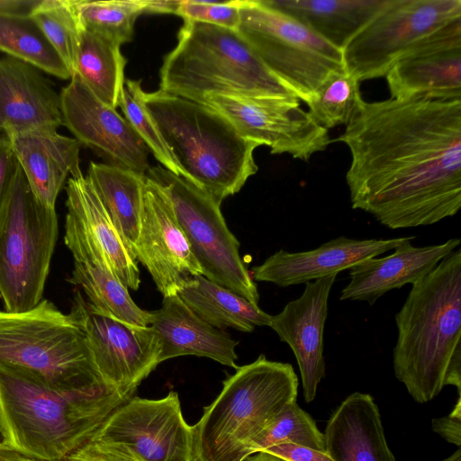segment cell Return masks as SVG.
<instances>
[{
    "label": "cell",
    "instance_id": "cell-35",
    "mask_svg": "<svg viewBox=\"0 0 461 461\" xmlns=\"http://www.w3.org/2000/svg\"><path fill=\"white\" fill-rule=\"evenodd\" d=\"M140 80L125 79L118 106L125 120L162 167L182 176V172L167 149L144 101Z\"/></svg>",
    "mask_w": 461,
    "mask_h": 461
},
{
    "label": "cell",
    "instance_id": "cell-4",
    "mask_svg": "<svg viewBox=\"0 0 461 461\" xmlns=\"http://www.w3.org/2000/svg\"><path fill=\"white\" fill-rule=\"evenodd\" d=\"M144 101L182 176L217 202L257 173L259 144L242 137L221 113L161 90L145 92Z\"/></svg>",
    "mask_w": 461,
    "mask_h": 461
},
{
    "label": "cell",
    "instance_id": "cell-41",
    "mask_svg": "<svg viewBox=\"0 0 461 461\" xmlns=\"http://www.w3.org/2000/svg\"><path fill=\"white\" fill-rule=\"evenodd\" d=\"M40 0H0V19L30 18Z\"/></svg>",
    "mask_w": 461,
    "mask_h": 461
},
{
    "label": "cell",
    "instance_id": "cell-29",
    "mask_svg": "<svg viewBox=\"0 0 461 461\" xmlns=\"http://www.w3.org/2000/svg\"><path fill=\"white\" fill-rule=\"evenodd\" d=\"M120 45L81 28L75 74L104 103L117 108L124 84L126 59Z\"/></svg>",
    "mask_w": 461,
    "mask_h": 461
},
{
    "label": "cell",
    "instance_id": "cell-38",
    "mask_svg": "<svg viewBox=\"0 0 461 461\" xmlns=\"http://www.w3.org/2000/svg\"><path fill=\"white\" fill-rule=\"evenodd\" d=\"M285 461H335L327 451H321L299 444L286 442L264 450Z\"/></svg>",
    "mask_w": 461,
    "mask_h": 461
},
{
    "label": "cell",
    "instance_id": "cell-19",
    "mask_svg": "<svg viewBox=\"0 0 461 461\" xmlns=\"http://www.w3.org/2000/svg\"><path fill=\"white\" fill-rule=\"evenodd\" d=\"M336 277L337 275H331L306 283L297 299L271 316L268 326L291 348L298 364L307 403L315 399L318 386L325 376L324 328L329 296Z\"/></svg>",
    "mask_w": 461,
    "mask_h": 461
},
{
    "label": "cell",
    "instance_id": "cell-45",
    "mask_svg": "<svg viewBox=\"0 0 461 461\" xmlns=\"http://www.w3.org/2000/svg\"><path fill=\"white\" fill-rule=\"evenodd\" d=\"M441 461H461V449L460 447H457L454 453H452L447 458H444Z\"/></svg>",
    "mask_w": 461,
    "mask_h": 461
},
{
    "label": "cell",
    "instance_id": "cell-5",
    "mask_svg": "<svg viewBox=\"0 0 461 461\" xmlns=\"http://www.w3.org/2000/svg\"><path fill=\"white\" fill-rule=\"evenodd\" d=\"M164 58L159 90L203 104L210 95L258 101L298 97L262 63L238 31L184 21Z\"/></svg>",
    "mask_w": 461,
    "mask_h": 461
},
{
    "label": "cell",
    "instance_id": "cell-39",
    "mask_svg": "<svg viewBox=\"0 0 461 461\" xmlns=\"http://www.w3.org/2000/svg\"><path fill=\"white\" fill-rule=\"evenodd\" d=\"M19 168L8 140L0 136V212L4 207L13 181Z\"/></svg>",
    "mask_w": 461,
    "mask_h": 461
},
{
    "label": "cell",
    "instance_id": "cell-37",
    "mask_svg": "<svg viewBox=\"0 0 461 461\" xmlns=\"http://www.w3.org/2000/svg\"><path fill=\"white\" fill-rule=\"evenodd\" d=\"M240 6V1L181 0L176 15L184 21L205 23L237 31Z\"/></svg>",
    "mask_w": 461,
    "mask_h": 461
},
{
    "label": "cell",
    "instance_id": "cell-26",
    "mask_svg": "<svg viewBox=\"0 0 461 461\" xmlns=\"http://www.w3.org/2000/svg\"><path fill=\"white\" fill-rule=\"evenodd\" d=\"M343 50L391 0H261Z\"/></svg>",
    "mask_w": 461,
    "mask_h": 461
},
{
    "label": "cell",
    "instance_id": "cell-46",
    "mask_svg": "<svg viewBox=\"0 0 461 461\" xmlns=\"http://www.w3.org/2000/svg\"><path fill=\"white\" fill-rule=\"evenodd\" d=\"M2 441L1 433H0V442Z\"/></svg>",
    "mask_w": 461,
    "mask_h": 461
},
{
    "label": "cell",
    "instance_id": "cell-21",
    "mask_svg": "<svg viewBox=\"0 0 461 461\" xmlns=\"http://www.w3.org/2000/svg\"><path fill=\"white\" fill-rule=\"evenodd\" d=\"M35 197L55 208L69 177L82 175L79 142L54 127H35L4 133Z\"/></svg>",
    "mask_w": 461,
    "mask_h": 461
},
{
    "label": "cell",
    "instance_id": "cell-15",
    "mask_svg": "<svg viewBox=\"0 0 461 461\" xmlns=\"http://www.w3.org/2000/svg\"><path fill=\"white\" fill-rule=\"evenodd\" d=\"M64 241L74 261L109 268L129 289L140 285L138 261L115 228L95 189L83 174L66 184Z\"/></svg>",
    "mask_w": 461,
    "mask_h": 461
},
{
    "label": "cell",
    "instance_id": "cell-24",
    "mask_svg": "<svg viewBox=\"0 0 461 461\" xmlns=\"http://www.w3.org/2000/svg\"><path fill=\"white\" fill-rule=\"evenodd\" d=\"M62 125L58 94L35 68L0 59V133Z\"/></svg>",
    "mask_w": 461,
    "mask_h": 461
},
{
    "label": "cell",
    "instance_id": "cell-3",
    "mask_svg": "<svg viewBox=\"0 0 461 461\" xmlns=\"http://www.w3.org/2000/svg\"><path fill=\"white\" fill-rule=\"evenodd\" d=\"M132 396L105 384L58 392L0 371L2 441L49 461H65Z\"/></svg>",
    "mask_w": 461,
    "mask_h": 461
},
{
    "label": "cell",
    "instance_id": "cell-36",
    "mask_svg": "<svg viewBox=\"0 0 461 461\" xmlns=\"http://www.w3.org/2000/svg\"><path fill=\"white\" fill-rule=\"evenodd\" d=\"M286 442L326 451L323 433L297 402L289 405L253 440L250 454Z\"/></svg>",
    "mask_w": 461,
    "mask_h": 461
},
{
    "label": "cell",
    "instance_id": "cell-25",
    "mask_svg": "<svg viewBox=\"0 0 461 461\" xmlns=\"http://www.w3.org/2000/svg\"><path fill=\"white\" fill-rule=\"evenodd\" d=\"M323 436L325 449L335 461H396L379 409L368 393L349 394L330 417Z\"/></svg>",
    "mask_w": 461,
    "mask_h": 461
},
{
    "label": "cell",
    "instance_id": "cell-32",
    "mask_svg": "<svg viewBox=\"0 0 461 461\" xmlns=\"http://www.w3.org/2000/svg\"><path fill=\"white\" fill-rule=\"evenodd\" d=\"M81 28L118 45L132 40L136 19L145 13L147 0H73Z\"/></svg>",
    "mask_w": 461,
    "mask_h": 461
},
{
    "label": "cell",
    "instance_id": "cell-6",
    "mask_svg": "<svg viewBox=\"0 0 461 461\" xmlns=\"http://www.w3.org/2000/svg\"><path fill=\"white\" fill-rule=\"evenodd\" d=\"M298 384L291 364L264 355L238 366L193 426L197 461H245L253 440L296 402Z\"/></svg>",
    "mask_w": 461,
    "mask_h": 461
},
{
    "label": "cell",
    "instance_id": "cell-13",
    "mask_svg": "<svg viewBox=\"0 0 461 461\" xmlns=\"http://www.w3.org/2000/svg\"><path fill=\"white\" fill-rule=\"evenodd\" d=\"M69 313L85 334L103 383L132 396L139 384L160 364V346L153 330L97 311L79 291L74 295Z\"/></svg>",
    "mask_w": 461,
    "mask_h": 461
},
{
    "label": "cell",
    "instance_id": "cell-7",
    "mask_svg": "<svg viewBox=\"0 0 461 461\" xmlns=\"http://www.w3.org/2000/svg\"><path fill=\"white\" fill-rule=\"evenodd\" d=\"M0 371L58 392L104 384L72 315L43 299L24 312L0 310Z\"/></svg>",
    "mask_w": 461,
    "mask_h": 461
},
{
    "label": "cell",
    "instance_id": "cell-20",
    "mask_svg": "<svg viewBox=\"0 0 461 461\" xmlns=\"http://www.w3.org/2000/svg\"><path fill=\"white\" fill-rule=\"evenodd\" d=\"M405 238L356 240L339 236L307 251L280 249L254 267L252 276L256 281L280 287L306 284L338 275L366 259L394 249Z\"/></svg>",
    "mask_w": 461,
    "mask_h": 461
},
{
    "label": "cell",
    "instance_id": "cell-2",
    "mask_svg": "<svg viewBox=\"0 0 461 461\" xmlns=\"http://www.w3.org/2000/svg\"><path fill=\"white\" fill-rule=\"evenodd\" d=\"M395 377L418 403L445 386L461 392V249L445 257L411 288L395 314Z\"/></svg>",
    "mask_w": 461,
    "mask_h": 461
},
{
    "label": "cell",
    "instance_id": "cell-28",
    "mask_svg": "<svg viewBox=\"0 0 461 461\" xmlns=\"http://www.w3.org/2000/svg\"><path fill=\"white\" fill-rule=\"evenodd\" d=\"M176 294L200 319L218 330L251 332L270 323L272 315L258 304L203 276L189 278Z\"/></svg>",
    "mask_w": 461,
    "mask_h": 461
},
{
    "label": "cell",
    "instance_id": "cell-10",
    "mask_svg": "<svg viewBox=\"0 0 461 461\" xmlns=\"http://www.w3.org/2000/svg\"><path fill=\"white\" fill-rule=\"evenodd\" d=\"M238 32L267 68L308 101L332 74L345 71L342 50L261 0H242Z\"/></svg>",
    "mask_w": 461,
    "mask_h": 461
},
{
    "label": "cell",
    "instance_id": "cell-43",
    "mask_svg": "<svg viewBox=\"0 0 461 461\" xmlns=\"http://www.w3.org/2000/svg\"><path fill=\"white\" fill-rule=\"evenodd\" d=\"M181 0H147L145 13L176 14Z\"/></svg>",
    "mask_w": 461,
    "mask_h": 461
},
{
    "label": "cell",
    "instance_id": "cell-11",
    "mask_svg": "<svg viewBox=\"0 0 461 461\" xmlns=\"http://www.w3.org/2000/svg\"><path fill=\"white\" fill-rule=\"evenodd\" d=\"M146 176L167 193L203 276L258 305L257 285L240 257V242L225 222L221 203L161 165L150 167Z\"/></svg>",
    "mask_w": 461,
    "mask_h": 461
},
{
    "label": "cell",
    "instance_id": "cell-31",
    "mask_svg": "<svg viewBox=\"0 0 461 461\" xmlns=\"http://www.w3.org/2000/svg\"><path fill=\"white\" fill-rule=\"evenodd\" d=\"M0 51L59 79L71 78L60 57L31 18L0 19Z\"/></svg>",
    "mask_w": 461,
    "mask_h": 461
},
{
    "label": "cell",
    "instance_id": "cell-22",
    "mask_svg": "<svg viewBox=\"0 0 461 461\" xmlns=\"http://www.w3.org/2000/svg\"><path fill=\"white\" fill-rule=\"evenodd\" d=\"M415 238L406 237L389 256L374 257L349 268V282L341 290L339 300L373 305L387 292L420 281L461 242L459 238H452L440 244L416 247L411 244Z\"/></svg>",
    "mask_w": 461,
    "mask_h": 461
},
{
    "label": "cell",
    "instance_id": "cell-12",
    "mask_svg": "<svg viewBox=\"0 0 461 461\" xmlns=\"http://www.w3.org/2000/svg\"><path fill=\"white\" fill-rule=\"evenodd\" d=\"M461 17V0H391L342 50L359 82L384 77L417 41Z\"/></svg>",
    "mask_w": 461,
    "mask_h": 461
},
{
    "label": "cell",
    "instance_id": "cell-44",
    "mask_svg": "<svg viewBox=\"0 0 461 461\" xmlns=\"http://www.w3.org/2000/svg\"><path fill=\"white\" fill-rule=\"evenodd\" d=\"M245 461H285L277 456L264 451L255 453L249 456Z\"/></svg>",
    "mask_w": 461,
    "mask_h": 461
},
{
    "label": "cell",
    "instance_id": "cell-42",
    "mask_svg": "<svg viewBox=\"0 0 461 461\" xmlns=\"http://www.w3.org/2000/svg\"><path fill=\"white\" fill-rule=\"evenodd\" d=\"M0 461H49L21 451L3 441L0 442Z\"/></svg>",
    "mask_w": 461,
    "mask_h": 461
},
{
    "label": "cell",
    "instance_id": "cell-8",
    "mask_svg": "<svg viewBox=\"0 0 461 461\" xmlns=\"http://www.w3.org/2000/svg\"><path fill=\"white\" fill-rule=\"evenodd\" d=\"M59 233L55 208L32 194L20 167L0 212V295L20 312L41 300Z\"/></svg>",
    "mask_w": 461,
    "mask_h": 461
},
{
    "label": "cell",
    "instance_id": "cell-30",
    "mask_svg": "<svg viewBox=\"0 0 461 461\" xmlns=\"http://www.w3.org/2000/svg\"><path fill=\"white\" fill-rule=\"evenodd\" d=\"M68 281L79 286L87 302L97 311L122 321L149 326L150 312L140 309L131 299L128 288L107 267L74 261Z\"/></svg>",
    "mask_w": 461,
    "mask_h": 461
},
{
    "label": "cell",
    "instance_id": "cell-16",
    "mask_svg": "<svg viewBox=\"0 0 461 461\" xmlns=\"http://www.w3.org/2000/svg\"><path fill=\"white\" fill-rule=\"evenodd\" d=\"M62 125L80 145L92 149L106 164L145 175L149 149L124 117L100 100L77 75L59 93Z\"/></svg>",
    "mask_w": 461,
    "mask_h": 461
},
{
    "label": "cell",
    "instance_id": "cell-1",
    "mask_svg": "<svg viewBox=\"0 0 461 461\" xmlns=\"http://www.w3.org/2000/svg\"><path fill=\"white\" fill-rule=\"evenodd\" d=\"M336 140L349 150L353 209L391 230L432 225L459 212L461 99L364 101Z\"/></svg>",
    "mask_w": 461,
    "mask_h": 461
},
{
    "label": "cell",
    "instance_id": "cell-40",
    "mask_svg": "<svg viewBox=\"0 0 461 461\" xmlns=\"http://www.w3.org/2000/svg\"><path fill=\"white\" fill-rule=\"evenodd\" d=\"M431 429L447 442L461 447V396L449 414L431 420Z\"/></svg>",
    "mask_w": 461,
    "mask_h": 461
},
{
    "label": "cell",
    "instance_id": "cell-27",
    "mask_svg": "<svg viewBox=\"0 0 461 461\" xmlns=\"http://www.w3.org/2000/svg\"><path fill=\"white\" fill-rule=\"evenodd\" d=\"M86 176L133 254L141 225L146 176L106 163L91 161Z\"/></svg>",
    "mask_w": 461,
    "mask_h": 461
},
{
    "label": "cell",
    "instance_id": "cell-17",
    "mask_svg": "<svg viewBox=\"0 0 461 461\" xmlns=\"http://www.w3.org/2000/svg\"><path fill=\"white\" fill-rule=\"evenodd\" d=\"M133 255L163 296L176 294L191 277L203 276L166 190L145 178L143 211Z\"/></svg>",
    "mask_w": 461,
    "mask_h": 461
},
{
    "label": "cell",
    "instance_id": "cell-9",
    "mask_svg": "<svg viewBox=\"0 0 461 461\" xmlns=\"http://www.w3.org/2000/svg\"><path fill=\"white\" fill-rule=\"evenodd\" d=\"M65 461H197L194 428L177 393L160 399L131 397Z\"/></svg>",
    "mask_w": 461,
    "mask_h": 461
},
{
    "label": "cell",
    "instance_id": "cell-23",
    "mask_svg": "<svg viewBox=\"0 0 461 461\" xmlns=\"http://www.w3.org/2000/svg\"><path fill=\"white\" fill-rule=\"evenodd\" d=\"M150 313L149 326L158 339L160 363L191 355L238 367V341L200 319L177 294L164 296L161 308Z\"/></svg>",
    "mask_w": 461,
    "mask_h": 461
},
{
    "label": "cell",
    "instance_id": "cell-18",
    "mask_svg": "<svg viewBox=\"0 0 461 461\" xmlns=\"http://www.w3.org/2000/svg\"><path fill=\"white\" fill-rule=\"evenodd\" d=\"M384 77L391 98L461 99V17L417 41Z\"/></svg>",
    "mask_w": 461,
    "mask_h": 461
},
{
    "label": "cell",
    "instance_id": "cell-14",
    "mask_svg": "<svg viewBox=\"0 0 461 461\" xmlns=\"http://www.w3.org/2000/svg\"><path fill=\"white\" fill-rule=\"evenodd\" d=\"M203 104L225 116L245 139L268 147L271 154L308 161L331 142L328 130L301 108L299 99L258 101L210 95Z\"/></svg>",
    "mask_w": 461,
    "mask_h": 461
},
{
    "label": "cell",
    "instance_id": "cell-33",
    "mask_svg": "<svg viewBox=\"0 0 461 461\" xmlns=\"http://www.w3.org/2000/svg\"><path fill=\"white\" fill-rule=\"evenodd\" d=\"M364 101L360 82L345 70L330 76L305 104L313 120L329 131L346 127Z\"/></svg>",
    "mask_w": 461,
    "mask_h": 461
},
{
    "label": "cell",
    "instance_id": "cell-34",
    "mask_svg": "<svg viewBox=\"0 0 461 461\" xmlns=\"http://www.w3.org/2000/svg\"><path fill=\"white\" fill-rule=\"evenodd\" d=\"M30 18L60 57L72 77L75 74L81 31L73 0H40Z\"/></svg>",
    "mask_w": 461,
    "mask_h": 461
}]
</instances>
